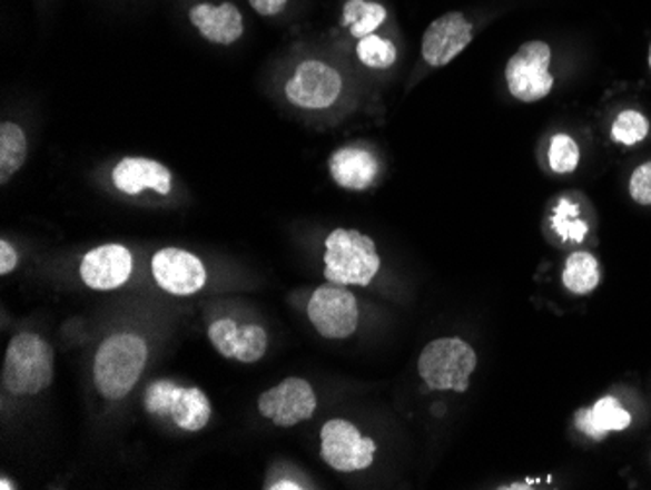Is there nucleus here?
<instances>
[{"instance_id":"nucleus-4","label":"nucleus","mask_w":651,"mask_h":490,"mask_svg":"<svg viewBox=\"0 0 651 490\" xmlns=\"http://www.w3.org/2000/svg\"><path fill=\"white\" fill-rule=\"evenodd\" d=\"M476 352L461 339H440L425 346L417 372L425 385L435 391L464 393L476 370Z\"/></svg>"},{"instance_id":"nucleus-6","label":"nucleus","mask_w":651,"mask_h":490,"mask_svg":"<svg viewBox=\"0 0 651 490\" xmlns=\"http://www.w3.org/2000/svg\"><path fill=\"white\" fill-rule=\"evenodd\" d=\"M552 49L546 41H526L505 65V80L511 96L519 102L533 104L552 92L554 77L550 75Z\"/></svg>"},{"instance_id":"nucleus-19","label":"nucleus","mask_w":651,"mask_h":490,"mask_svg":"<svg viewBox=\"0 0 651 490\" xmlns=\"http://www.w3.org/2000/svg\"><path fill=\"white\" fill-rule=\"evenodd\" d=\"M562 282L575 295H588L601 282L599 262L591 253H573L565 261Z\"/></svg>"},{"instance_id":"nucleus-23","label":"nucleus","mask_w":651,"mask_h":490,"mask_svg":"<svg viewBox=\"0 0 651 490\" xmlns=\"http://www.w3.org/2000/svg\"><path fill=\"white\" fill-rule=\"evenodd\" d=\"M578 215H580L578 204H572L570 199L565 198L558 202L556 209H554V217H552V227L562 237V241L583 243L589 227L588 223L581 222Z\"/></svg>"},{"instance_id":"nucleus-15","label":"nucleus","mask_w":651,"mask_h":490,"mask_svg":"<svg viewBox=\"0 0 651 490\" xmlns=\"http://www.w3.org/2000/svg\"><path fill=\"white\" fill-rule=\"evenodd\" d=\"M189 20L205 40L219 43V46H230L236 40H240L244 33L243 14L230 2H223L220 7H213L207 2L196 4L189 10Z\"/></svg>"},{"instance_id":"nucleus-18","label":"nucleus","mask_w":651,"mask_h":490,"mask_svg":"<svg viewBox=\"0 0 651 490\" xmlns=\"http://www.w3.org/2000/svg\"><path fill=\"white\" fill-rule=\"evenodd\" d=\"M28 157V139L22 127L4 121L0 126V184L9 183Z\"/></svg>"},{"instance_id":"nucleus-7","label":"nucleus","mask_w":651,"mask_h":490,"mask_svg":"<svg viewBox=\"0 0 651 490\" xmlns=\"http://www.w3.org/2000/svg\"><path fill=\"white\" fill-rule=\"evenodd\" d=\"M314 329L331 341H344L357 331L359 308L354 293L339 285H322L306 307Z\"/></svg>"},{"instance_id":"nucleus-21","label":"nucleus","mask_w":651,"mask_h":490,"mask_svg":"<svg viewBox=\"0 0 651 490\" xmlns=\"http://www.w3.org/2000/svg\"><path fill=\"white\" fill-rule=\"evenodd\" d=\"M357 57L369 69H388L396 63L398 49L393 41L381 38L377 33H371L357 43Z\"/></svg>"},{"instance_id":"nucleus-30","label":"nucleus","mask_w":651,"mask_h":490,"mask_svg":"<svg viewBox=\"0 0 651 490\" xmlns=\"http://www.w3.org/2000/svg\"><path fill=\"white\" fill-rule=\"evenodd\" d=\"M267 489H303V487H298L297 482L293 481H279L275 482L274 487H267Z\"/></svg>"},{"instance_id":"nucleus-5","label":"nucleus","mask_w":651,"mask_h":490,"mask_svg":"<svg viewBox=\"0 0 651 490\" xmlns=\"http://www.w3.org/2000/svg\"><path fill=\"white\" fill-rule=\"evenodd\" d=\"M150 414L172 416L174 424L186 432H199L211 419V403L201 389L178 388L174 381H152L145 393Z\"/></svg>"},{"instance_id":"nucleus-8","label":"nucleus","mask_w":651,"mask_h":490,"mask_svg":"<svg viewBox=\"0 0 651 490\" xmlns=\"http://www.w3.org/2000/svg\"><path fill=\"white\" fill-rule=\"evenodd\" d=\"M377 445L363 438L355 424L347 420H328L320 430V455L328 465L342 473L362 471L373 463Z\"/></svg>"},{"instance_id":"nucleus-3","label":"nucleus","mask_w":651,"mask_h":490,"mask_svg":"<svg viewBox=\"0 0 651 490\" xmlns=\"http://www.w3.org/2000/svg\"><path fill=\"white\" fill-rule=\"evenodd\" d=\"M324 276L336 285H369L381 268L375 241L359 231L336 229L326 237Z\"/></svg>"},{"instance_id":"nucleus-14","label":"nucleus","mask_w":651,"mask_h":490,"mask_svg":"<svg viewBox=\"0 0 651 490\" xmlns=\"http://www.w3.org/2000/svg\"><path fill=\"white\" fill-rule=\"evenodd\" d=\"M111 178L116 188L129 196H137L145 190H155L160 196H168L172 188V173L152 158H121L118 167L114 168Z\"/></svg>"},{"instance_id":"nucleus-31","label":"nucleus","mask_w":651,"mask_h":490,"mask_svg":"<svg viewBox=\"0 0 651 490\" xmlns=\"http://www.w3.org/2000/svg\"><path fill=\"white\" fill-rule=\"evenodd\" d=\"M0 489L9 490V489H17V487H14V484H10V482L7 481V479H2V481H0Z\"/></svg>"},{"instance_id":"nucleus-9","label":"nucleus","mask_w":651,"mask_h":490,"mask_svg":"<svg viewBox=\"0 0 651 490\" xmlns=\"http://www.w3.org/2000/svg\"><path fill=\"white\" fill-rule=\"evenodd\" d=\"M344 80L334 67L322 61H303L285 85L290 104L305 110H324L338 100Z\"/></svg>"},{"instance_id":"nucleus-2","label":"nucleus","mask_w":651,"mask_h":490,"mask_svg":"<svg viewBox=\"0 0 651 490\" xmlns=\"http://www.w3.org/2000/svg\"><path fill=\"white\" fill-rule=\"evenodd\" d=\"M0 381L10 395H38L53 381V349L38 334L12 336Z\"/></svg>"},{"instance_id":"nucleus-16","label":"nucleus","mask_w":651,"mask_h":490,"mask_svg":"<svg viewBox=\"0 0 651 490\" xmlns=\"http://www.w3.org/2000/svg\"><path fill=\"white\" fill-rule=\"evenodd\" d=\"M331 175L346 190H367L377 178L378 160L362 147H342L332 153Z\"/></svg>"},{"instance_id":"nucleus-1","label":"nucleus","mask_w":651,"mask_h":490,"mask_svg":"<svg viewBox=\"0 0 651 490\" xmlns=\"http://www.w3.org/2000/svg\"><path fill=\"white\" fill-rule=\"evenodd\" d=\"M147 342L131 333L111 334L100 344L95 357V383L110 401L131 393L147 364Z\"/></svg>"},{"instance_id":"nucleus-32","label":"nucleus","mask_w":651,"mask_h":490,"mask_svg":"<svg viewBox=\"0 0 651 490\" xmlns=\"http://www.w3.org/2000/svg\"><path fill=\"white\" fill-rule=\"evenodd\" d=\"M650 67H651V46H650Z\"/></svg>"},{"instance_id":"nucleus-20","label":"nucleus","mask_w":651,"mask_h":490,"mask_svg":"<svg viewBox=\"0 0 651 490\" xmlns=\"http://www.w3.org/2000/svg\"><path fill=\"white\" fill-rule=\"evenodd\" d=\"M385 7L369 0H347L342 14V24L349 28V33L359 40L375 33L377 28L385 24Z\"/></svg>"},{"instance_id":"nucleus-29","label":"nucleus","mask_w":651,"mask_h":490,"mask_svg":"<svg viewBox=\"0 0 651 490\" xmlns=\"http://www.w3.org/2000/svg\"><path fill=\"white\" fill-rule=\"evenodd\" d=\"M17 251L10 246L9 241H0V276H7L12 270L17 268Z\"/></svg>"},{"instance_id":"nucleus-28","label":"nucleus","mask_w":651,"mask_h":490,"mask_svg":"<svg viewBox=\"0 0 651 490\" xmlns=\"http://www.w3.org/2000/svg\"><path fill=\"white\" fill-rule=\"evenodd\" d=\"M259 17H277L287 7V0H248Z\"/></svg>"},{"instance_id":"nucleus-12","label":"nucleus","mask_w":651,"mask_h":490,"mask_svg":"<svg viewBox=\"0 0 651 490\" xmlns=\"http://www.w3.org/2000/svg\"><path fill=\"white\" fill-rule=\"evenodd\" d=\"M152 276L165 292L172 295H194L207 282L201 261L181 248H162L150 262Z\"/></svg>"},{"instance_id":"nucleus-13","label":"nucleus","mask_w":651,"mask_h":490,"mask_svg":"<svg viewBox=\"0 0 651 490\" xmlns=\"http://www.w3.org/2000/svg\"><path fill=\"white\" fill-rule=\"evenodd\" d=\"M134 272V256L121 245L98 246L80 264L82 282L96 292H110L126 284Z\"/></svg>"},{"instance_id":"nucleus-26","label":"nucleus","mask_w":651,"mask_h":490,"mask_svg":"<svg viewBox=\"0 0 651 490\" xmlns=\"http://www.w3.org/2000/svg\"><path fill=\"white\" fill-rule=\"evenodd\" d=\"M240 333V326L230 318H220L209 326V341L225 357L233 356V342Z\"/></svg>"},{"instance_id":"nucleus-25","label":"nucleus","mask_w":651,"mask_h":490,"mask_svg":"<svg viewBox=\"0 0 651 490\" xmlns=\"http://www.w3.org/2000/svg\"><path fill=\"white\" fill-rule=\"evenodd\" d=\"M549 165L556 175H570L580 165V147L573 137L558 134L552 137L549 149Z\"/></svg>"},{"instance_id":"nucleus-22","label":"nucleus","mask_w":651,"mask_h":490,"mask_svg":"<svg viewBox=\"0 0 651 490\" xmlns=\"http://www.w3.org/2000/svg\"><path fill=\"white\" fill-rule=\"evenodd\" d=\"M267 350V334L258 324L240 326V333L233 344V357L243 364H256Z\"/></svg>"},{"instance_id":"nucleus-24","label":"nucleus","mask_w":651,"mask_h":490,"mask_svg":"<svg viewBox=\"0 0 651 490\" xmlns=\"http://www.w3.org/2000/svg\"><path fill=\"white\" fill-rule=\"evenodd\" d=\"M650 134V121L635 110L620 111L611 127V137L622 145H635Z\"/></svg>"},{"instance_id":"nucleus-11","label":"nucleus","mask_w":651,"mask_h":490,"mask_svg":"<svg viewBox=\"0 0 651 490\" xmlns=\"http://www.w3.org/2000/svg\"><path fill=\"white\" fill-rule=\"evenodd\" d=\"M474 28L463 12H447L427 26L422 56L432 67H445L471 46Z\"/></svg>"},{"instance_id":"nucleus-17","label":"nucleus","mask_w":651,"mask_h":490,"mask_svg":"<svg viewBox=\"0 0 651 490\" xmlns=\"http://www.w3.org/2000/svg\"><path fill=\"white\" fill-rule=\"evenodd\" d=\"M630 424H632L630 412L614 396H603L591 411L581 409L575 414V428L595 440H603L609 432L627 430Z\"/></svg>"},{"instance_id":"nucleus-10","label":"nucleus","mask_w":651,"mask_h":490,"mask_svg":"<svg viewBox=\"0 0 651 490\" xmlns=\"http://www.w3.org/2000/svg\"><path fill=\"white\" fill-rule=\"evenodd\" d=\"M258 409L262 416L274 420L277 427L290 428L303 420L313 419L316 395L308 381L289 378L282 381L277 388L262 393Z\"/></svg>"},{"instance_id":"nucleus-27","label":"nucleus","mask_w":651,"mask_h":490,"mask_svg":"<svg viewBox=\"0 0 651 490\" xmlns=\"http://www.w3.org/2000/svg\"><path fill=\"white\" fill-rule=\"evenodd\" d=\"M630 196L640 206H651V160L640 165L630 176Z\"/></svg>"}]
</instances>
